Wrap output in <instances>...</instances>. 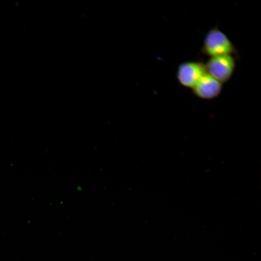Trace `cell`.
I'll use <instances>...</instances> for the list:
<instances>
[{"mask_svg": "<svg viewBox=\"0 0 261 261\" xmlns=\"http://www.w3.org/2000/svg\"><path fill=\"white\" fill-rule=\"evenodd\" d=\"M192 89L193 93L198 97L211 99L220 94L222 90V83L206 72Z\"/></svg>", "mask_w": 261, "mask_h": 261, "instance_id": "4", "label": "cell"}, {"mask_svg": "<svg viewBox=\"0 0 261 261\" xmlns=\"http://www.w3.org/2000/svg\"><path fill=\"white\" fill-rule=\"evenodd\" d=\"M202 51L211 57L231 55L235 51L228 37L218 28L209 30L205 37Z\"/></svg>", "mask_w": 261, "mask_h": 261, "instance_id": "1", "label": "cell"}, {"mask_svg": "<svg viewBox=\"0 0 261 261\" xmlns=\"http://www.w3.org/2000/svg\"><path fill=\"white\" fill-rule=\"evenodd\" d=\"M205 64L199 62L181 63L177 71V78L183 86L192 88L200 78L206 73Z\"/></svg>", "mask_w": 261, "mask_h": 261, "instance_id": "3", "label": "cell"}, {"mask_svg": "<svg viewBox=\"0 0 261 261\" xmlns=\"http://www.w3.org/2000/svg\"><path fill=\"white\" fill-rule=\"evenodd\" d=\"M205 65L207 72L222 83L231 77L235 62L232 55H222L211 57Z\"/></svg>", "mask_w": 261, "mask_h": 261, "instance_id": "2", "label": "cell"}]
</instances>
